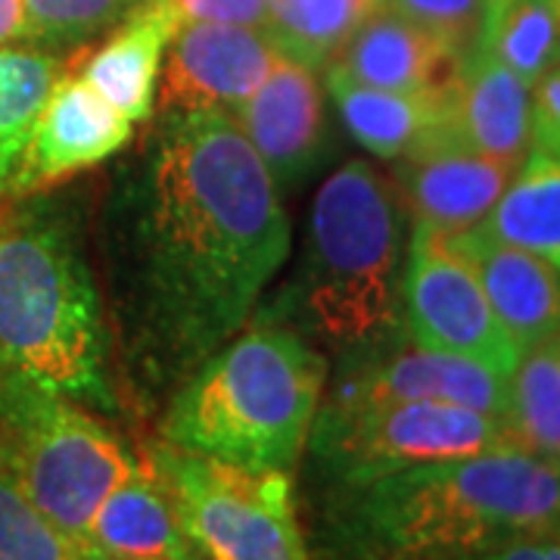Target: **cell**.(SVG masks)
<instances>
[{
	"instance_id": "obj_1",
	"label": "cell",
	"mask_w": 560,
	"mask_h": 560,
	"mask_svg": "<svg viewBox=\"0 0 560 560\" xmlns=\"http://www.w3.org/2000/svg\"><path fill=\"white\" fill-rule=\"evenodd\" d=\"M121 334L153 377H187L249 320L290 256L278 184L231 113L165 116L109 221Z\"/></svg>"
},
{
	"instance_id": "obj_2",
	"label": "cell",
	"mask_w": 560,
	"mask_h": 560,
	"mask_svg": "<svg viewBox=\"0 0 560 560\" xmlns=\"http://www.w3.org/2000/svg\"><path fill=\"white\" fill-rule=\"evenodd\" d=\"M342 533L364 560H474L560 536V458L508 445L349 486Z\"/></svg>"
},
{
	"instance_id": "obj_3",
	"label": "cell",
	"mask_w": 560,
	"mask_h": 560,
	"mask_svg": "<svg viewBox=\"0 0 560 560\" xmlns=\"http://www.w3.org/2000/svg\"><path fill=\"white\" fill-rule=\"evenodd\" d=\"M109 330L72 221L0 197V389L113 408Z\"/></svg>"
},
{
	"instance_id": "obj_4",
	"label": "cell",
	"mask_w": 560,
	"mask_h": 560,
	"mask_svg": "<svg viewBox=\"0 0 560 560\" xmlns=\"http://www.w3.org/2000/svg\"><path fill=\"white\" fill-rule=\"evenodd\" d=\"M327 364L300 334L253 327L202 359L175 393L162 440L206 458L293 474Z\"/></svg>"
},
{
	"instance_id": "obj_5",
	"label": "cell",
	"mask_w": 560,
	"mask_h": 560,
	"mask_svg": "<svg viewBox=\"0 0 560 560\" xmlns=\"http://www.w3.org/2000/svg\"><path fill=\"white\" fill-rule=\"evenodd\" d=\"M405 206L364 160L342 162L312 200L302 308L327 340L371 342L399 315Z\"/></svg>"
},
{
	"instance_id": "obj_6",
	"label": "cell",
	"mask_w": 560,
	"mask_h": 560,
	"mask_svg": "<svg viewBox=\"0 0 560 560\" xmlns=\"http://www.w3.org/2000/svg\"><path fill=\"white\" fill-rule=\"evenodd\" d=\"M140 467L106 423L38 389H0V470L84 548L101 504Z\"/></svg>"
},
{
	"instance_id": "obj_7",
	"label": "cell",
	"mask_w": 560,
	"mask_h": 560,
	"mask_svg": "<svg viewBox=\"0 0 560 560\" xmlns=\"http://www.w3.org/2000/svg\"><path fill=\"white\" fill-rule=\"evenodd\" d=\"M308 445L330 480L349 489L386 474L517 445L508 423L445 401H349L318 405Z\"/></svg>"
},
{
	"instance_id": "obj_8",
	"label": "cell",
	"mask_w": 560,
	"mask_h": 560,
	"mask_svg": "<svg viewBox=\"0 0 560 560\" xmlns=\"http://www.w3.org/2000/svg\"><path fill=\"white\" fill-rule=\"evenodd\" d=\"M143 460L206 560H308L290 474L180 452L168 442L147 448Z\"/></svg>"
},
{
	"instance_id": "obj_9",
	"label": "cell",
	"mask_w": 560,
	"mask_h": 560,
	"mask_svg": "<svg viewBox=\"0 0 560 560\" xmlns=\"http://www.w3.org/2000/svg\"><path fill=\"white\" fill-rule=\"evenodd\" d=\"M399 308L408 340L427 349L464 355L511 377L521 349L508 337L482 293L470 261L448 234L415 224L401 265Z\"/></svg>"
},
{
	"instance_id": "obj_10",
	"label": "cell",
	"mask_w": 560,
	"mask_h": 560,
	"mask_svg": "<svg viewBox=\"0 0 560 560\" xmlns=\"http://www.w3.org/2000/svg\"><path fill=\"white\" fill-rule=\"evenodd\" d=\"M280 60V50L259 28L184 22L165 50L156 103L162 116L234 113Z\"/></svg>"
},
{
	"instance_id": "obj_11",
	"label": "cell",
	"mask_w": 560,
	"mask_h": 560,
	"mask_svg": "<svg viewBox=\"0 0 560 560\" xmlns=\"http://www.w3.org/2000/svg\"><path fill=\"white\" fill-rule=\"evenodd\" d=\"M135 135V121L81 79L62 75L40 109L32 138L3 197H35L116 156Z\"/></svg>"
},
{
	"instance_id": "obj_12",
	"label": "cell",
	"mask_w": 560,
	"mask_h": 560,
	"mask_svg": "<svg viewBox=\"0 0 560 560\" xmlns=\"http://www.w3.org/2000/svg\"><path fill=\"white\" fill-rule=\"evenodd\" d=\"M393 162L401 206H408L415 224H427L440 234L477 228L517 172L467 147L448 121Z\"/></svg>"
},
{
	"instance_id": "obj_13",
	"label": "cell",
	"mask_w": 560,
	"mask_h": 560,
	"mask_svg": "<svg viewBox=\"0 0 560 560\" xmlns=\"http://www.w3.org/2000/svg\"><path fill=\"white\" fill-rule=\"evenodd\" d=\"M278 187L315 172L327 147L324 88L315 69L280 57L268 79L231 113Z\"/></svg>"
},
{
	"instance_id": "obj_14",
	"label": "cell",
	"mask_w": 560,
	"mask_h": 560,
	"mask_svg": "<svg viewBox=\"0 0 560 560\" xmlns=\"http://www.w3.org/2000/svg\"><path fill=\"white\" fill-rule=\"evenodd\" d=\"M334 399L349 401H445L508 418V377L480 361L427 349L411 340L381 359L361 361L342 377Z\"/></svg>"
},
{
	"instance_id": "obj_15",
	"label": "cell",
	"mask_w": 560,
	"mask_h": 560,
	"mask_svg": "<svg viewBox=\"0 0 560 560\" xmlns=\"http://www.w3.org/2000/svg\"><path fill=\"white\" fill-rule=\"evenodd\" d=\"M460 62L464 57H458L445 40L420 28L418 22L377 7L342 44L330 69L368 88L423 94L452 88Z\"/></svg>"
},
{
	"instance_id": "obj_16",
	"label": "cell",
	"mask_w": 560,
	"mask_h": 560,
	"mask_svg": "<svg viewBox=\"0 0 560 560\" xmlns=\"http://www.w3.org/2000/svg\"><path fill=\"white\" fill-rule=\"evenodd\" d=\"M452 246L470 261L495 318L517 349L560 334V271L533 253L492 241L480 228L448 234Z\"/></svg>"
},
{
	"instance_id": "obj_17",
	"label": "cell",
	"mask_w": 560,
	"mask_h": 560,
	"mask_svg": "<svg viewBox=\"0 0 560 560\" xmlns=\"http://www.w3.org/2000/svg\"><path fill=\"white\" fill-rule=\"evenodd\" d=\"M448 128L482 156L521 168L533 150V88L477 47L452 84Z\"/></svg>"
},
{
	"instance_id": "obj_18",
	"label": "cell",
	"mask_w": 560,
	"mask_h": 560,
	"mask_svg": "<svg viewBox=\"0 0 560 560\" xmlns=\"http://www.w3.org/2000/svg\"><path fill=\"white\" fill-rule=\"evenodd\" d=\"M184 20L172 0H143L121 20L97 50H88L79 75L125 119L147 121L153 116L165 50Z\"/></svg>"
},
{
	"instance_id": "obj_19",
	"label": "cell",
	"mask_w": 560,
	"mask_h": 560,
	"mask_svg": "<svg viewBox=\"0 0 560 560\" xmlns=\"http://www.w3.org/2000/svg\"><path fill=\"white\" fill-rule=\"evenodd\" d=\"M84 551L113 560H206L187 536L168 489L143 458L94 514Z\"/></svg>"
},
{
	"instance_id": "obj_20",
	"label": "cell",
	"mask_w": 560,
	"mask_h": 560,
	"mask_svg": "<svg viewBox=\"0 0 560 560\" xmlns=\"http://www.w3.org/2000/svg\"><path fill=\"white\" fill-rule=\"evenodd\" d=\"M324 84L334 94L340 119L361 147L381 160H399L423 135L448 121L452 113V88L399 94L381 91L359 81L346 79L337 69H324Z\"/></svg>"
},
{
	"instance_id": "obj_21",
	"label": "cell",
	"mask_w": 560,
	"mask_h": 560,
	"mask_svg": "<svg viewBox=\"0 0 560 560\" xmlns=\"http://www.w3.org/2000/svg\"><path fill=\"white\" fill-rule=\"evenodd\" d=\"M477 228L560 271V156L533 147Z\"/></svg>"
},
{
	"instance_id": "obj_22",
	"label": "cell",
	"mask_w": 560,
	"mask_h": 560,
	"mask_svg": "<svg viewBox=\"0 0 560 560\" xmlns=\"http://www.w3.org/2000/svg\"><path fill=\"white\" fill-rule=\"evenodd\" d=\"M69 62L44 47L0 44V197L22 160L44 103Z\"/></svg>"
},
{
	"instance_id": "obj_23",
	"label": "cell",
	"mask_w": 560,
	"mask_h": 560,
	"mask_svg": "<svg viewBox=\"0 0 560 560\" xmlns=\"http://www.w3.org/2000/svg\"><path fill=\"white\" fill-rule=\"evenodd\" d=\"M265 35L280 57L324 72L381 0H265Z\"/></svg>"
},
{
	"instance_id": "obj_24",
	"label": "cell",
	"mask_w": 560,
	"mask_h": 560,
	"mask_svg": "<svg viewBox=\"0 0 560 560\" xmlns=\"http://www.w3.org/2000/svg\"><path fill=\"white\" fill-rule=\"evenodd\" d=\"M504 423L521 448L560 458V334L521 352L508 377Z\"/></svg>"
},
{
	"instance_id": "obj_25",
	"label": "cell",
	"mask_w": 560,
	"mask_h": 560,
	"mask_svg": "<svg viewBox=\"0 0 560 560\" xmlns=\"http://www.w3.org/2000/svg\"><path fill=\"white\" fill-rule=\"evenodd\" d=\"M529 88L560 62V0H495L480 38Z\"/></svg>"
},
{
	"instance_id": "obj_26",
	"label": "cell",
	"mask_w": 560,
	"mask_h": 560,
	"mask_svg": "<svg viewBox=\"0 0 560 560\" xmlns=\"http://www.w3.org/2000/svg\"><path fill=\"white\" fill-rule=\"evenodd\" d=\"M143 0H22L25 32L35 47L66 50L113 32Z\"/></svg>"
},
{
	"instance_id": "obj_27",
	"label": "cell",
	"mask_w": 560,
	"mask_h": 560,
	"mask_svg": "<svg viewBox=\"0 0 560 560\" xmlns=\"http://www.w3.org/2000/svg\"><path fill=\"white\" fill-rule=\"evenodd\" d=\"M0 560H88V551L62 536L0 470Z\"/></svg>"
},
{
	"instance_id": "obj_28",
	"label": "cell",
	"mask_w": 560,
	"mask_h": 560,
	"mask_svg": "<svg viewBox=\"0 0 560 560\" xmlns=\"http://www.w3.org/2000/svg\"><path fill=\"white\" fill-rule=\"evenodd\" d=\"M381 7L418 22L430 35L445 40L458 57L480 47L489 0H381Z\"/></svg>"
},
{
	"instance_id": "obj_29",
	"label": "cell",
	"mask_w": 560,
	"mask_h": 560,
	"mask_svg": "<svg viewBox=\"0 0 560 560\" xmlns=\"http://www.w3.org/2000/svg\"><path fill=\"white\" fill-rule=\"evenodd\" d=\"M184 22H221V25H246L265 32L268 7L265 0H172Z\"/></svg>"
},
{
	"instance_id": "obj_30",
	"label": "cell",
	"mask_w": 560,
	"mask_h": 560,
	"mask_svg": "<svg viewBox=\"0 0 560 560\" xmlns=\"http://www.w3.org/2000/svg\"><path fill=\"white\" fill-rule=\"evenodd\" d=\"M533 147L560 156V62L533 84Z\"/></svg>"
},
{
	"instance_id": "obj_31",
	"label": "cell",
	"mask_w": 560,
	"mask_h": 560,
	"mask_svg": "<svg viewBox=\"0 0 560 560\" xmlns=\"http://www.w3.org/2000/svg\"><path fill=\"white\" fill-rule=\"evenodd\" d=\"M474 560H560V536H529L501 545Z\"/></svg>"
},
{
	"instance_id": "obj_32",
	"label": "cell",
	"mask_w": 560,
	"mask_h": 560,
	"mask_svg": "<svg viewBox=\"0 0 560 560\" xmlns=\"http://www.w3.org/2000/svg\"><path fill=\"white\" fill-rule=\"evenodd\" d=\"M28 38L22 0H0V44H16Z\"/></svg>"
},
{
	"instance_id": "obj_33",
	"label": "cell",
	"mask_w": 560,
	"mask_h": 560,
	"mask_svg": "<svg viewBox=\"0 0 560 560\" xmlns=\"http://www.w3.org/2000/svg\"><path fill=\"white\" fill-rule=\"evenodd\" d=\"M88 560H113V558H97V555H88Z\"/></svg>"
},
{
	"instance_id": "obj_34",
	"label": "cell",
	"mask_w": 560,
	"mask_h": 560,
	"mask_svg": "<svg viewBox=\"0 0 560 560\" xmlns=\"http://www.w3.org/2000/svg\"><path fill=\"white\" fill-rule=\"evenodd\" d=\"M489 3H495V0H489Z\"/></svg>"
}]
</instances>
